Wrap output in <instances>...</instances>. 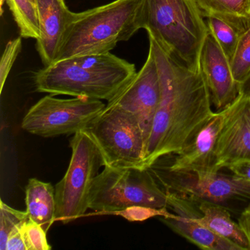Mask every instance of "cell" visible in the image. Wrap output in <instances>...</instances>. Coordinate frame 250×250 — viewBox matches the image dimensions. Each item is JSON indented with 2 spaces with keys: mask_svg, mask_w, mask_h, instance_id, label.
I'll return each mask as SVG.
<instances>
[{
  "mask_svg": "<svg viewBox=\"0 0 250 250\" xmlns=\"http://www.w3.org/2000/svg\"><path fill=\"white\" fill-rule=\"evenodd\" d=\"M6 3L24 39L40 37V26L36 2L33 0H6Z\"/></svg>",
  "mask_w": 250,
  "mask_h": 250,
  "instance_id": "d6986e66",
  "label": "cell"
},
{
  "mask_svg": "<svg viewBox=\"0 0 250 250\" xmlns=\"http://www.w3.org/2000/svg\"><path fill=\"white\" fill-rule=\"evenodd\" d=\"M21 37L10 41L5 46L0 62V93H2L4 86L12 69L13 65L21 52Z\"/></svg>",
  "mask_w": 250,
  "mask_h": 250,
  "instance_id": "d4e9b609",
  "label": "cell"
},
{
  "mask_svg": "<svg viewBox=\"0 0 250 250\" xmlns=\"http://www.w3.org/2000/svg\"><path fill=\"white\" fill-rule=\"evenodd\" d=\"M199 68L216 111L223 110L238 97L239 87L230 62L209 30L200 51Z\"/></svg>",
  "mask_w": 250,
  "mask_h": 250,
  "instance_id": "4fadbf2b",
  "label": "cell"
},
{
  "mask_svg": "<svg viewBox=\"0 0 250 250\" xmlns=\"http://www.w3.org/2000/svg\"><path fill=\"white\" fill-rule=\"evenodd\" d=\"M238 222L247 236L250 247V201L240 214Z\"/></svg>",
  "mask_w": 250,
  "mask_h": 250,
  "instance_id": "83f0119b",
  "label": "cell"
},
{
  "mask_svg": "<svg viewBox=\"0 0 250 250\" xmlns=\"http://www.w3.org/2000/svg\"><path fill=\"white\" fill-rule=\"evenodd\" d=\"M148 38L159 68L161 96L146 146V168L181 153L214 112L200 71L190 69Z\"/></svg>",
  "mask_w": 250,
  "mask_h": 250,
  "instance_id": "6da1fadb",
  "label": "cell"
},
{
  "mask_svg": "<svg viewBox=\"0 0 250 250\" xmlns=\"http://www.w3.org/2000/svg\"><path fill=\"white\" fill-rule=\"evenodd\" d=\"M24 225L19 227L10 234L7 241L6 250H27L23 233Z\"/></svg>",
  "mask_w": 250,
  "mask_h": 250,
  "instance_id": "4316f807",
  "label": "cell"
},
{
  "mask_svg": "<svg viewBox=\"0 0 250 250\" xmlns=\"http://www.w3.org/2000/svg\"><path fill=\"white\" fill-rule=\"evenodd\" d=\"M137 72L134 64L106 52L57 61L33 80L39 93L109 102Z\"/></svg>",
  "mask_w": 250,
  "mask_h": 250,
  "instance_id": "7a4b0ae2",
  "label": "cell"
},
{
  "mask_svg": "<svg viewBox=\"0 0 250 250\" xmlns=\"http://www.w3.org/2000/svg\"><path fill=\"white\" fill-rule=\"evenodd\" d=\"M241 184L250 187V160H241L227 167Z\"/></svg>",
  "mask_w": 250,
  "mask_h": 250,
  "instance_id": "484cf974",
  "label": "cell"
},
{
  "mask_svg": "<svg viewBox=\"0 0 250 250\" xmlns=\"http://www.w3.org/2000/svg\"><path fill=\"white\" fill-rule=\"evenodd\" d=\"M142 1L115 0L74 13L55 62L110 52L120 42L129 40L142 29Z\"/></svg>",
  "mask_w": 250,
  "mask_h": 250,
  "instance_id": "3957f363",
  "label": "cell"
},
{
  "mask_svg": "<svg viewBox=\"0 0 250 250\" xmlns=\"http://www.w3.org/2000/svg\"><path fill=\"white\" fill-rule=\"evenodd\" d=\"M39 16L40 37L36 49L43 66L55 62L74 13L65 0H35Z\"/></svg>",
  "mask_w": 250,
  "mask_h": 250,
  "instance_id": "9a60e30c",
  "label": "cell"
},
{
  "mask_svg": "<svg viewBox=\"0 0 250 250\" xmlns=\"http://www.w3.org/2000/svg\"><path fill=\"white\" fill-rule=\"evenodd\" d=\"M223 118V110L213 112L194 139L181 153L175 154L170 163H166L162 158L156 162L173 172H219L216 167V146Z\"/></svg>",
  "mask_w": 250,
  "mask_h": 250,
  "instance_id": "5bb4252c",
  "label": "cell"
},
{
  "mask_svg": "<svg viewBox=\"0 0 250 250\" xmlns=\"http://www.w3.org/2000/svg\"><path fill=\"white\" fill-rule=\"evenodd\" d=\"M25 202L29 218L47 232L55 221V187L50 183L30 178L25 188Z\"/></svg>",
  "mask_w": 250,
  "mask_h": 250,
  "instance_id": "e0dca14e",
  "label": "cell"
},
{
  "mask_svg": "<svg viewBox=\"0 0 250 250\" xmlns=\"http://www.w3.org/2000/svg\"><path fill=\"white\" fill-rule=\"evenodd\" d=\"M201 215L197 222L219 236L227 238L239 246L242 250H250V244L238 222L232 220L230 213L225 205L213 202L198 203Z\"/></svg>",
  "mask_w": 250,
  "mask_h": 250,
  "instance_id": "2e32d148",
  "label": "cell"
},
{
  "mask_svg": "<svg viewBox=\"0 0 250 250\" xmlns=\"http://www.w3.org/2000/svg\"><path fill=\"white\" fill-rule=\"evenodd\" d=\"M204 18L218 19L240 35L250 29V0H194Z\"/></svg>",
  "mask_w": 250,
  "mask_h": 250,
  "instance_id": "ac0fdd59",
  "label": "cell"
},
{
  "mask_svg": "<svg viewBox=\"0 0 250 250\" xmlns=\"http://www.w3.org/2000/svg\"><path fill=\"white\" fill-rule=\"evenodd\" d=\"M167 194V208L173 217H160V220L173 232L204 250H242L232 241L216 235L197 222L201 215L199 204L174 193Z\"/></svg>",
  "mask_w": 250,
  "mask_h": 250,
  "instance_id": "7c38bea8",
  "label": "cell"
},
{
  "mask_svg": "<svg viewBox=\"0 0 250 250\" xmlns=\"http://www.w3.org/2000/svg\"><path fill=\"white\" fill-rule=\"evenodd\" d=\"M160 96L159 68L154 54L149 49L141 69L107 102L106 106L120 108L134 115L140 123L147 146Z\"/></svg>",
  "mask_w": 250,
  "mask_h": 250,
  "instance_id": "30bf717a",
  "label": "cell"
},
{
  "mask_svg": "<svg viewBox=\"0 0 250 250\" xmlns=\"http://www.w3.org/2000/svg\"><path fill=\"white\" fill-rule=\"evenodd\" d=\"M234 79L238 84L250 74V29L240 35L239 40L230 61Z\"/></svg>",
  "mask_w": 250,
  "mask_h": 250,
  "instance_id": "44dd1931",
  "label": "cell"
},
{
  "mask_svg": "<svg viewBox=\"0 0 250 250\" xmlns=\"http://www.w3.org/2000/svg\"><path fill=\"white\" fill-rule=\"evenodd\" d=\"M207 19L209 31L230 62L239 40V33L222 20L213 17Z\"/></svg>",
  "mask_w": 250,
  "mask_h": 250,
  "instance_id": "ffe728a7",
  "label": "cell"
},
{
  "mask_svg": "<svg viewBox=\"0 0 250 250\" xmlns=\"http://www.w3.org/2000/svg\"><path fill=\"white\" fill-rule=\"evenodd\" d=\"M148 169L166 192L174 193L195 203L203 201L223 203L235 200L250 201V187L232 175L215 173L173 172L159 162Z\"/></svg>",
  "mask_w": 250,
  "mask_h": 250,
  "instance_id": "9c48e42d",
  "label": "cell"
},
{
  "mask_svg": "<svg viewBox=\"0 0 250 250\" xmlns=\"http://www.w3.org/2000/svg\"><path fill=\"white\" fill-rule=\"evenodd\" d=\"M33 1H34V2H35V0H33Z\"/></svg>",
  "mask_w": 250,
  "mask_h": 250,
  "instance_id": "f546056e",
  "label": "cell"
},
{
  "mask_svg": "<svg viewBox=\"0 0 250 250\" xmlns=\"http://www.w3.org/2000/svg\"><path fill=\"white\" fill-rule=\"evenodd\" d=\"M84 130L96 143L104 167L146 168V138L138 120L129 112L106 104Z\"/></svg>",
  "mask_w": 250,
  "mask_h": 250,
  "instance_id": "8992f818",
  "label": "cell"
},
{
  "mask_svg": "<svg viewBox=\"0 0 250 250\" xmlns=\"http://www.w3.org/2000/svg\"><path fill=\"white\" fill-rule=\"evenodd\" d=\"M29 219L27 210H17L0 201V250H6V244L10 234Z\"/></svg>",
  "mask_w": 250,
  "mask_h": 250,
  "instance_id": "7402d4cb",
  "label": "cell"
},
{
  "mask_svg": "<svg viewBox=\"0 0 250 250\" xmlns=\"http://www.w3.org/2000/svg\"><path fill=\"white\" fill-rule=\"evenodd\" d=\"M105 107L101 100L85 97L59 99L49 94L30 107L23 118L21 128L44 138L75 134L85 129Z\"/></svg>",
  "mask_w": 250,
  "mask_h": 250,
  "instance_id": "ba28073f",
  "label": "cell"
},
{
  "mask_svg": "<svg viewBox=\"0 0 250 250\" xmlns=\"http://www.w3.org/2000/svg\"><path fill=\"white\" fill-rule=\"evenodd\" d=\"M239 87V95L250 96V74L242 82L238 84Z\"/></svg>",
  "mask_w": 250,
  "mask_h": 250,
  "instance_id": "f1b7e54d",
  "label": "cell"
},
{
  "mask_svg": "<svg viewBox=\"0 0 250 250\" xmlns=\"http://www.w3.org/2000/svg\"><path fill=\"white\" fill-rule=\"evenodd\" d=\"M46 232L42 225L29 218L23 226V233L27 250H50Z\"/></svg>",
  "mask_w": 250,
  "mask_h": 250,
  "instance_id": "cb8c5ba5",
  "label": "cell"
},
{
  "mask_svg": "<svg viewBox=\"0 0 250 250\" xmlns=\"http://www.w3.org/2000/svg\"><path fill=\"white\" fill-rule=\"evenodd\" d=\"M194 0H143L141 27L169 55L199 71L208 27Z\"/></svg>",
  "mask_w": 250,
  "mask_h": 250,
  "instance_id": "277c9868",
  "label": "cell"
},
{
  "mask_svg": "<svg viewBox=\"0 0 250 250\" xmlns=\"http://www.w3.org/2000/svg\"><path fill=\"white\" fill-rule=\"evenodd\" d=\"M110 214L122 216L129 222H144L150 218L173 217L175 213H171L167 208H156L144 206H133L123 210L112 212Z\"/></svg>",
  "mask_w": 250,
  "mask_h": 250,
  "instance_id": "603a6c76",
  "label": "cell"
},
{
  "mask_svg": "<svg viewBox=\"0 0 250 250\" xmlns=\"http://www.w3.org/2000/svg\"><path fill=\"white\" fill-rule=\"evenodd\" d=\"M71 161L65 175L55 186V221L69 223L89 209V195L95 178L104 167L96 143L84 130L74 134L70 143Z\"/></svg>",
  "mask_w": 250,
  "mask_h": 250,
  "instance_id": "52a82bcc",
  "label": "cell"
},
{
  "mask_svg": "<svg viewBox=\"0 0 250 250\" xmlns=\"http://www.w3.org/2000/svg\"><path fill=\"white\" fill-rule=\"evenodd\" d=\"M104 167L92 186L89 209L110 214L133 206H167V194L148 168Z\"/></svg>",
  "mask_w": 250,
  "mask_h": 250,
  "instance_id": "5b68a950",
  "label": "cell"
},
{
  "mask_svg": "<svg viewBox=\"0 0 250 250\" xmlns=\"http://www.w3.org/2000/svg\"><path fill=\"white\" fill-rule=\"evenodd\" d=\"M223 112L216 146L219 172L238 161L250 160V96L239 95Z\"/></svg>",
  "mask_w": 250,
  "mask_h": 250,
  "instance_id": "8fae6325",
  "label": "cell"
}]
</instances>
